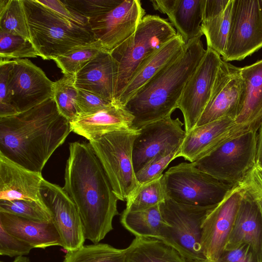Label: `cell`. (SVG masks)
I'll use <instances>...</instances> for the list:
<instances>
[{"label":"cell","instance_id":"6da1fadb","mask_svg":"<svg viewBox=\"0 0 262 262\" xmlns=\"http://www.w3.org/2000/svg\"><path fill=\"white\" fill-rule=\"evenodd\" d=\"M63 189L76 205L86 239L99 243L113 229L118 198L89 142L69 144Z\"/></svg>","mask_w":262,"mask_h":262},{"label":"cell","instance_id":"7a4b0ae2","mask_svg":"<svg viewBox=\"0 0 262 262\" xmlns=\"http://www.w3.org/2000/svg\"><path fill=\"white\" fill-rule=\"evenodd\" d=\"M72 132L53 98L27 111L0 117V154L40 172Z\"/></svg>","mask_w":262,"mask_h":262},{"label":"cell","instance_id":"3957f363","mask_svg":"<svg viewBox=\"0 0 262 262\" xmlns=\"http://www.w3.org/2000/svg\"><path fill=\"white\" fill-rule=\"evenodd\" d=\"M201 38L188 41L179 56L127 101L124 107L134 117L131 129L138 130L178 108L184 87L206 52Z\"/></svg>","mask_w":262,"mask_h":262},{"label":"cell","instance_id":"277c9868","mask_svg":"<svg viewBox=\"0 0 262 262\" xmlns=\"http://www.w3.org/2000/svg\"><path fill=\"white\" fill-rule=\"evenodd\" d=\"M30 38L43 59L49 60L73 48L93 42L90 25L70 20L39 0H23Z\"/></svg>","mask_w":262,"mask_h":262},{"label":"cell","instance_id":"5b68a950","mask_svg":"<svg viewBox=\"0 0 262 262\" xmlns=\"http://www.w3.org/2000/svg\"><path fill=\"white\" fill-rule=\"evenodd\" d=\"M177 35L171 23L157 15H145L135 32L110 54L117 66L114 104L140 67Z\"/></svg>","mask_w":262,"mask_h":262},{"label":"cell","instance_id":"8992f818","mask_svg":"<svg viewBox=\"0 0 262 262\" xmlns=\"http://www.w3.org/2000/svg\"><path fill=\"white\" fill-rule=\"evenodd\" d=\"M139 131L129 129L89 141L118 200L126 201L139 186L133 162V148Z\"/></svg>","mask_w":262,"mask_h":262},{"label":"cell","instance_id":"52a82bcc","mask_svg":"<svg viewBox=\"0 0 262 262\" xmlns=\"http://www.w3.org/2000/svg\"><path fill=\"white\" fill-rule=\"evenodd\" d=\"M257 131L226 140L192 163L221 181L238 186L256 164Z\"/></svg>","mask_w":262,"mask_h":262},{"label":"cell","instance_id":"ba28073f","mask_svg":"<svg viewBox=\"0 0 262 262\" xmlns=\"http://www.w3.org/2000/svg\"><path fill=\"white\" fill-rule=\"evenodd\" d=\"M166 197L184 205L209 207L219 204L235 186L221 181L196 168L181 163L163 174Z\"/></svg>","mask_w":262,"mask_h":262},{"label":"cell","instance_id":"9c48e42d","mask_svg":"<svg viewBox=\"0 0 262 262\" xmlns=\"http://www.w3.org/2000/svg\"><path fill=\"white\" fill-rule=\"evenodd\" d=\"M159 206L164 219L169 226L162 241L173 247L190 262L207 261L202 249V225L216 205L192 206L166 197Z\"/></svg>","mask_w":262,"mask_h":262},{"label":"cell","instance_id":"30bf717a","mask_svg":"<svg viewBox=\"0 0 262 262\" xmlns=\"http://www.w3.org/2000/svg\"><path fill=\"white\" fill-rule=\"evenodd\" d=\"M262 48V0H233L226 47L222 59L242 60Z\"/></svg>","mask_w":262,"mask_h":262},{"label":"cell","instance_id":"8fae6325","mask_svg":"<svg viewBox=\"0 0 262 262\" xmlns=\"http://www.w3.org/2000/svg\"><path fill=\"white\" fill-rule=\"evenodd\" d=\"M145 13L140 1L122 0L89 23L95 40L110 53L135 32Z\"/></svg>","mask_w":262,"mask_h":262},{"label":"cell","instance_id":"7c38bea8","mask_svg":"<svg viewBox=\"0 0 262 262\" xmlns=\"http://www.w3.org/2000/svg\"><path fill=\"white\" fill-rule=\"evenodd\" d=\"M222 59L220 55L207 48L203 58L184 87L178 108L183 115L186 133L195 126L209 102Z\"/></svg>","mask_w":262,"mask_h":262},{"label":"cell","instance_id":"4fadbf2b","mask_svg":"<svg viewBox=\"0 0 262 262\" xmlns=\"http://www.w3.org/2000/svg\"><path fill=\"white\" fill-rule=\"evenodd\" d=\"M54 82L28 59L13 60L8 84L11 103L17 113L53 98Z\"/></svg>","mask_w":262,"mask_h":262},{"label":"cell","instance_id":"5bb4252c","mask_svg":"<svg viewBox=\"0 0 262 262\" xmlns=\"http://www.w3.org/2000/svg\"><path fill=\"white\" fill-rule=\"evenodd\" d=\"M244 91L240 68L222 59L209 102L195 127L228 117L234 120Z\"/></svg>","mask_w":262,"mask_h":262},{"label":"cell","instance_id":"9a60e30c","mask_svg":"<svg viewBox=\"0 0 262 262\" xmlns=\"http://www.w3.org/2000/svg\"><path fill=\"white\" fill-rule=\"evenodd\" d=\"M41 193L52 214V221L60 237L61 247L68 251L84 245L86 239L79 213L63 187L44 179Z\"/></svg>","mask_w":262,"mask_h":262},{"label":"cell","instance_id":"2e32d148","mask_svg":"<svg viewBox=\"0 0 262 262\" xmlns=\"http://www.w3.org/2000/svg\"><path fill=\"white\" fill-rule=\"evenodd\" d=\"M243 194L239 185L234 187L203 222L201 245L208 262H216L224 250Z\"/></svg>","mask_w":262,"mask_h":262},{"label":"cell","instance_id":"e0dca14e","mask_svg":"<svg viewBox=\"0 0 262 262\" xmlns=\"http://www.w3.org/2000/svg\"><path fill=\"white\" fill-rule=\"evenodd\" d=\"M183 125L179 118L168 116L139 130L133 148L135 173L161 152L181 145L186 134Z\"/></svg>","mask_w":262,"mask_h":262},{"label":"cell","instance_id":"ac0fdd59","mask_svg":"<svg viewBox=\"0 0 262 262\" xmlns=\"http://www.w3.org/2000/svg\"><path fill=\"white\" fill-rule=\"evenodd\" d=\"M250 130L228 117L194 127L186 133L177 158L193 163L226 140Z\"/></svg>","mask_w":262,"mask_h":262},{"label":"cell","instance_id":"d6986e66","mask_svg":"<svg viewBox=\"0 0 262 262\" xmlns=\"http://www.w3.org/2000/svg\"><path fill=\"white\" fill-rule=\"evenodd\" d=\"M43 180L41 172L29 170L0 154V200L34 201L47 207L41 193Z\"/></svg>","mask_w":262,"mask_h":262},{"label":"cell","instance_id":"ffe728a7","mask_svg":"<svg viewBox=\"0 0 262 262\" xmlns=\"http://www.w3.org/2000/svg\"><path fill=\"white\" fill-rule=\"evenodd\" d=\"M249 245L262 262V213L255 202L243 190L235 221L225 247L230 250Z\"/></svg>","mask_w":262,"mask_h":262},{"label":"cell","instance_id":"44dd1931","mask_svg":"<svg viewBox=\"0 0 262 262\" xmlns=\"http://www.w3.org/2000/svg\"><path fill=\"white\" fill-rule=\"evenodd\" d=\"M116 75L115 61L110 52L102 50L76 74L75 85L114 104Z\"/></svg>","mask_w":262,"mask_h":262},{"label":"cell","instance_id":"7402d4cb","mask_svg":"<svg viewBox=\"0 0 262 262\" xmlns=\"http://www.w3.org/2000/svg\"><path fill=\"white\" fill-rule=\"evenodd\" d=\"M155 10L167 15L186 43L203 33L201 29L205 0H152Z\"/></svg>","mask_w":262,"mask_h":262},{"label":"cell","instance_id":"603a6c76","mask_svg":"<svg viewBox=\"0 0 262 262\" xmlns=\"http://www.w3.org/2000/svg\"><path fill=\"white\" fill-rule=\"evenodd\" d=\"M134 119L124 107L113 105L96 113L79 116L70 125L72 132L91 141L110 133L131 129Z\"/></svg>","mask_w":262,"mask_h":262},{"label":"cell","instance_id":"cb8c5ba5","mask_svg":"<svg viewBox=\"0 0 262 262\" xmlns=\"http://www.w3.org/2000/svg\"><path fill=\"white\" fill-rule=\"evenodd\" d=\"M240 71L244 91L234 122L258 130L262 124V59Z\"/></svg>","mask_w":262,"mask_h":262},{"label":"cell","instance_id":"d4e9b609","mask_svg":"<svg viewBox=\"0 0 262 262\" xmlns=\"http://www.w3.org/2000/svg\"><path fill=\"white\" fill-rule=\"evenodd\" d=\"M0 225L7 232L33 248L62 246L59 233L52 220H34L0 211Z\"/></svg>","mask_w":262,"mask_h":262},{"label":"cell","instance_id":"484cf974","mask_svg":"<svg viewBox=\"0 0 262 262\" xmlns=\"http://www.w3.org/2000/svg\"><path fill=\"white\" fill-rule=\"evenodd\" d=\"M186 43L177 35L163 45L139 68L132 78L115 105L124 107L127 101L162 69L184 51Z\"/></svg>","mask_w":262,"mask_h":262},{"label":"cell","instance_id":"4316f807","mask_svg":"<svg viewBox=\"0 0 262 262\" xmlns=\"http://www.w3.org/2000/svg\"><path fill=\"white\" fill-rule=\"evenodd\" d=\"M125 262H190L164 241L136 237L125 249Z\"/></svg>","mask_w":262,"mask_h":262},{"label":"cell","instance_id":"83f0119b","mask_svg":"<svg viewBox=\"0 0 262 262\" xmlns=\"http://www.w3.org/2000/svg\"><path fill=\"white\" fill-rule=\"evenodd\" d=\"M120 222L126 229L136 237L161 240L169 226L162 215L159 204L141 211L123 210Z\"/></svg>","mask_w":262,"mask_h":262},{"label":"cell","instance_id":"f1b7e54d","mask_svg":"<svg viewBox=\"0 0 262 262\" xmlns=\"http://www.w3.org/2000/svg\"><path fill=\"white\" fill-rule=\"evenodd\" d=\"M62 262H125V249L93 243L67 251Z\"/></svg>","mask_w":262,"mask_h":262},{"label":"cell","instance_id":"f546056e","mask_svg":"<svg viewBox=\"0 0 262 262\" xmlns=\"http://www.w3.org/2000/svg\"><path fill=\"white\" fill-rule=\"evenodd\" d=\"M0 30L31 40L23 0H0Z\"/></svg>","mask_w":262,"mask_h":262},{"label":"cell","instance_id":"4dcf8cb0","mask_svg":"<svg viewBox=\"0 0 262 262\" xmlns=\"http://www.w3.org/2000/svg\"><path fill=\"white\" fill-rule=\"evenodd\" d=\"M232 1L230 0L221 14L211 20L203 21L201 24L207 48L213 50L222 57L225 51L230 30Z\"/></svg>","mask_w":262,"mask_h":262},{"label":"cell","instance_id":"1f68e13d","mask_svg":"<svg viewBox=\"0 0 262 262\" xmlns=\"http://www.w3.org/2000/svg\"><path fill=\"white\" fill-rule=\"evenodd\" d=\"M102 50H104L101 43L95 40L75 47L53 60L61 69L63 75L75 76Z\"/></svg>","mask_w":262,"mask_h":262},{"label":"cell","instance_id":"d6a6232c","mask_svg":"<svg viewBox=\"0 0 262 262\" xmlns=\"http://www.w3.org/2000/svg\"><path fill=\"white\" fill-rule=\"evenodd\" d=\"M163 175L156 180L140 184L128 198L126 211H138L160 204L166 198L163 185Z\"/></svg>","mask_w":262,"mask_h":262},{"label":"cell","instance_id":"836d02e7","mask_svg":"<svg viewBox=\"0 0 262 262\" xmlns=\"http://www.w3.org/2000/svg\"><path fill=\"white\" fill-rule=\"evenodd\" d=\"M77 94L75 76L63 75L54 82L53 98L60 113L70 122L78 116Z\"/></svg>","mask_w":262,"mask_h":262},{"label":"cell","instance_id":"e575fe53","mask_svg":"<svg viewBox=\"0 0 262 262\" xmlns=\"http://www.w3.org/2000/svg\"><path fill=\"white\" fill-rule=\"evenodd\" d=\"M39 54L31 40L0 30L1 59L12 60L36 58Z\"/></svg>","mask_w":262,"mask_h":262},{"label":"cell","instance_id":"d590c367","mask_svg":"<svg viewBox=\"0 0 262 262\" xmlns=\"http://www.w3.org/2000/svg\"><path fill=\"white\" fill-rule=\"evenodd\" d=\"M0 211L34 220H52V215L49 209L34 201L0 200Z\"/></svg>","mask_w":262,"mask_h":262},{"label":"cell","instance_id":"8d00e7d4","mask_svg":"<svg viewBox=\"0 0 262 262\" xmlns=\"http://www.w3.org/2000/svg\"><path fill=\"white\" fill-rule=\"evenodd\" d=\"M180 146L161 152L148 161L144 167L136 173L139 184L146 183L162 177L164 170L173 159L177 158Z\"/></svg>","mask_w":262,"mask_h":262},{"label":"cell","instance_id":"74e56055","mask_svg":"<svg viewBox=\"0 0 262 262\" xmlns=\"http://www.w3.org/2000/svg\"><path fill=\"white\" fill-rule=\"evenodd\" d=\"M122 0H64L68 6L88 20L119 4Z\"/></svg>","mask_w":262,"mask_h":262},{"label":"cell","instance_id":"f35d334b","mask_svg":"<svg viewBox=\"0 0 262 262\" xmlns=\"http://www.w3.org/2000/svg\"><path fill=\"white\" fill-rule=\"evenodd\" d=\"M13 62V60L0 59V117L17 114L11 103L8 84L9 73Z\"/></svg>","mask_w":262,"mask_h":262},{"label":"cell","instance_id":"ab89813d","mask_svg":"<svg viewBox=\"0 0 262 262\" xmlns=\"http://www.w3.org/2000/svg\"><path fill=\"white\" fill-rule=\"evenodd\" d=\"M77 105L79 117L96 113L114 104L95 94L78 89Z\"/></svg>","mask_w":262,"mask_h":262},{"label":"cell","instance_id":"60d3db41","mask_svg":"<svg viewBox=\"0 0 262 262\" xmlns=\"http://www.w3.org/2000/svg\"><path fill=\"white\" fill-rule=\"evenodd\" d=\"M33 248L27 243L7 232L0 225V254L9 257L28 254Z\"/></svg>","mask_w":262,"mask_h":262},{"label":"cell","instance_id":"b9f144b4","mask_svg":"<svg viewBox=\"0 0 262 262\" xmlns=\"http://www.w3.org/2000/svg\"><path fill=\"white\" fill-rule=\"evenodd\" d=\"M239 186L255 202L262 213V168L255 164Z\"/></svg>","mask_w":262,"mask_h":262},{"label":"cell","instance_id":"7bdbcfd3","mask_svg":"<svg viewBox=\"0 0 262 262\" xmlns=\"http://www.w3.org/2000/svg\"><path fill=\"white\" fill-rule=\"evenodd\" d=\"M216 262H260L248 245L244 244L230 250H224Z\"/></svg>","mask_w":262,"mask_h":262},{"label":"cell","instance_id":"ee69618b","mask_svg":"<svg viewBox=\"0 0 262 262\" xmlns=\"http://www.w3.org/2000/svg\"><path fill=\"white\" fill-rule=\"evenodd\" d=\"M39 2L66 18L82 25H90L88 19L68 6L63 1L45 0Z\"/></svg>","mask_w":262,"mask_h":262},{"label":"cell","instance_id":"f6af8a7d","mask_svg":"<svg viewBox=\"0 0 262 262\" xmlns=\"http://www.w3.org/2000/svg\"><path fill=\"white\" fill-rule=\"evenodd\" d=\"M230 0H205L203 21L211 20L221 14L226 9Z\"/></svg>","mask_w":262,"mask_h":262},{"label":"cell","instance_id":"bcb514c9","mask_svg":"<svg viewBox=\"0 0 262 262\" xmlns=\"http://www.w3.org/2000/svg\"><path fill=\"white\" fill-rule=\"evenodd\" d=\"M256 165L262 168V124L257 134Z\"/></svg>","mask_w":262,"mask_h":262},{"label":"cell","instance_id":"7dc6e473","mask_svg":"<svg viewBox=\"0 0 262 262\" xmlns=\"http://www.w3.org/2000/svg\"><path fill=\"white\" fill-rule=\"evenodd\" d=\"M12 262H31L30 260L25 256L16 257Z\"/></svg>","mask_w":262,"mask_h":262},{"label":"cell","instance_id":"c3c4849f","mask_svg":"<svg viewBox=\"0 0 262 262\" xmlns=\"http://www.w3.org/2000/svg\"><path fill=\"white\" fill-rule=\"evenodd\" d=\"M194 262H208L207 261H194Z\"/></svg>","mask_w":262,"mask_h":262},{"label":"cell","instance_id":"681fc988","mask_svg":"<svg viewBox=\"0 0 262 262\" xmlns=\"http://www.w3.org/2000/svg\"><path fill=\"white\" fill-rule=\"evenodd\" d=\"M0 262H4V261H0Z\"/></svg>","mask_w":262,"mask_h":262}]
</instances>
